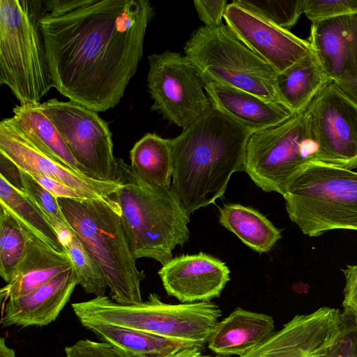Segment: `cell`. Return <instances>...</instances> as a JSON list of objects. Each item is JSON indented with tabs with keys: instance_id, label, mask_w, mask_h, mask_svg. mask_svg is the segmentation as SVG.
<instances>
[{
	"instance_id": "836d02e7",
	"label": "cell",
	"mask_w": 357,
	"mask_h": 357,
	"mask_svg": "<svg viewBox=\"0 0 357 357\" xmlns=\"http://www.w3.org/2000/svg\"><path fill=\"white\" fill-rule=\"evenodd\" d=\"M65 357H124L105 341L80 340L66 347Z\"/></svg>"
},
{
	"instance_id": "5b68a950",
	"label": "cell",
	"mask_w": 357,
	"mask_h": 357,
	"mask_svg": "<svg viewBox=\"0 0 357 357\" xmlns=\"http://www.w3.org/2000/svg\"><path fill=\"white\" fill-rule=\"evenodd\" d=\"M42 0L0 1V84L20 105L40 104L54 87L41 31Z\"/></svg>"
},
{
	"instance_id": "f35d334b",
	"label": "cell",
	"mask_w": 357,
	"mask_h": 357,
	"mask_svg": "<svg viewBox=\"0 0 357 357\" xmlns=\"http://www.w3.org/2000/svg\"><path fill=\"white\" fill-rule=\"evenodd\" d=\"M202 347V346H195L185 349L172 357H216L202 355L200 351Z\"/></svg>"
},
{
	"instance_id": "ab89813d",
	"label": "cell",
	"mask_w": 357,
	"mask_h": 357,
	"mask_svg": "<svg viewBox=\"0 0 357 357\" xmlns=\"http://www.w3.org/2000/svg\"><path fill=\"white\" fill-rule=\"evenodd\" d=\"M0 357H16L15 350L8 346L3 337L0 339Z\"/></svg>"
},
{
	"instance_id": "d590c367",
	"label": "cell",
	"mask_w": 357,
	"mask_h": 357,
	"mask_svg": "<svg viewBox=\"0 0 357 357\" xmlns=\"http://www.w3.org/2000/svg\"><path fill=\"white\" fill-rule=\"evenodd\" d=\"M342 271L346 280L342 304L343 312L357 317V265H347Z\"/></svg>"
},
{
	"instance_id": "30bf717a",
	"label": "cell",
	"mask_w": 357,
	"mask_h": 357,
	"mask_svg": "<svg viewBox=\"0 0 357 357\" xmlns=\"http://www.w3.org/2000/svg\"><path fill=\"white\" fill-rule=\"evenodd\" d=\"M40 106L89 177L118 182V161L107 121L97 112L70 100L52 98Z\"/></svg>"
},
{
	"instance_id": "52a82bcc",
	"label": "cell",
	"mask_w": 357,
	"mask_h": 357,
	"mask_svg": "<svg viewBox=\"0 0 357 357\" xmlns=\"http://www.w3.org/2000/svg\"><path fill=\"white\" fill-rule=\"evenodd\" d=\"M291 220L309 236L333 229L357 231V172L310 162L283 196Z\"/></svg>"
},
{
	"instance_id": "d6986e66",
	"label": "cell",
	"mask_w": 357,
	"mask_h": 357,
	"mask_svg": "<svg viewBox=\"0 0 357 357\" xmlns=\"http://www.w3.org/2000/svg\"><path fill=\"white\" fill-rule=\"evenodd\" d=\"M204 89L213 107L252 133L278 126L295 114L281 102L227 85L212 82L205 84Z\"/></svg>"
},
{
	"instance_id": "7a4b0ae2",
	"label": "cell",
	"mask_w": 357,
	"mask_h": 357,
	"mask_svg": "<svg viewBox=\"0 0 357 357\" xmlns=\"http://www.w3.org/2000/svg\"><path fill=\"white\" fill-rule=\"evenodd\" d=\"M251 134L212 105L171 139L172 188L190 213L222 197L231 176L243 170Z\"/></svg>"
},
{
	"instance_id": "ffe728a7",
	"label": "cell",
	"mask_w": 357,
	"mask_h": 357,
	"mask_svg": "<svg viewBox=\"0 0 357 357\" xmlns=\"http://www.w3.org/2000/svg\"><path fill=\"white\" fill-rule=\"evenodd\" d=\"M274 332L271 316L238 307L214 326L207 340L208 347L220 356L240 357L262 344Z\"/></svg>"
},
{
	"instance_id": "cb8c5ba5",
	"label": "cell",
	"mask_w": 357,
	"mask_h": 357,
	"mask_svg": "<svg viewBox=\"0 0 357 357\" xmlns=\"http://www.w3.org/2000/svg\"><path fill=\"white\" fill-rule=\"evenodd\" d=\"M38 105H17L13 109V122L40 151L76 172L87 177L77 162L59 130Z\"/></svg>"
},
{
	"instance_id": "44dd1931",
	"label": "cell",
	"mask_w": 357,
	"mask_h": 357,
	"mask_svg": "<svg viewBox=\"0 0 357 357\" xmlns=\"http://www.w3.org/2000/svg\"><path fill=\"white\" fill-rule=\"evenodd\" d=\"M73 267L66 253L56 251L32 231L13 279L1 289V299L24 296Z\"/></svg>"
},
{
	"instance_id": "2e32d148",
	"label": "cell",
	"mask_w": 357,
	"mask_h": 357,
	"mask_svg": "<svg viewBox=\"0 0 357 357\" xmlns=\"http://www.w3.org/2000/svg\"><path fill=\"white\" fill-rule=\"evenodd\" d=\"M229 274L224 261L202 252L172 258L158 271L167 294L181 303L218 298L230 280Z\"/></svg>"
},
{
	"instance_id": "3957f363",
	"label": "cell",
	"mask_w": 357,
	"mask_h": 357,
	"mask_svg": "<svg viewBox=\"0 0 357 357\" xmlns=\"http://www.w3.org/2000/svg\"><path fill=\"white\" fill-rule=\"evenodd\" d=\"M117 161L121 186L110 196L121 208L130 250L136 260L149 258L163 266L176 246L188 242L190 213L172 187L147 185L135 177L130 165L121 158Z\"/></svg>"
},
{
	"instance_id": "484cf974",
	"label": "cell",
	"mask_w": 357,
	"mask_h": 357,
	"mask_svg": "<svg viewBox=\"0 0 357 357\" xmlns=\"http://www.w3.org/2000/svg\"><path fill=\"white\" fill-rule=\"evenodd\" d=\"M219 222L259 254L269 252L282 236L280 231L262 213L239 204L224 205L220 209Z\"/></svg>"
},
{
	"instance_id": "8fae6325",
	"label": "cell",
	"mask_w": 357,
	"mask_h": 357,
	"mask_svg": "<svg viewBox=\"0 0 357 357\" xmlns=\"http://www.w3.org/2000/svg\"><path fill=\"white\" fill-rule=\"evenodd\" d=\"M148 60L151 110L183 130L211 108L201 75L184 54L167 50Z\"/></svg>"
},
{
	"instance_id": "4dcf8cb0",
	"label": "cell",
	"mask_w": 357,
	"mask_h": 357,
	"mask_svg": "<svg viewBox=\"0 0 357 357\" xmlns=\"http://www.w3.org/2000/svg\"><path fill=\"white\" fill-rule=\"evenodd\" d=\"M232 3L288 31L305 8V0H233Z\"/></svg>"
},
{
	"instance_id": "4316f807",
	"label": "cell",
	"mask_w": 357,
	"mask_h": 357,
	"mask_svg": "<svg viewBox=\"0 0 357 357\" xmlns=\"http://www.w3.org/2000/svg\"><path fill=\"white\" fill-rule=\"evenodd\" d=\"M0 204L50 247L58 252L66 253L58 234L45 215L23 192L1 175Z\"/></svg>"
},
{
	"instance_id": "4fadbf2b",
	"label": "cell",
	"mask_w": 357,
	"mask_h": 357,
	"mask_svg": "<svg viewBox=\"0 0 357 357\" xmlns=\"http://www.w3.org/2000/svg\"><path fill=\"white\" fill-rule=\"evenodd\" d=\"M0 154L29 174L51 178L79 192L86 199L119 205L111 198L120 182L98 181L63 165L36 147L11 117L0 122Z\"/></svg>"
},
{
	"instance_id": "1f68e13d",
	"label": "cell",
	"mask_w": 357,
	"mask_h": 357,
	"mask_svg": "<svg viewBox=\"0 0 357 357\" xmlns=\"http://www.w3.org/2000/svg\"><path fill=\"white\" fill-rule=\"evenodd\" d=\"M304 13L312 22L357 13V0H305Z\"/></svg>"
},
{
	"instance_id": "d4e9b609",
	"label": "cell",
	"mask_w": 357,
	"mask_h": 357,
	"mask_svg": "<svg viewBox=\"0 0 357 357\" xmlns=\"http://www.w3.org/2000/svg\"><path fill=\"white\" fill-rule=\"evenodd\" d=\"M130 168L143 183L157 188L172 187L173 157L171 139L146 133L130 151Z\"/></svg>"
},
{
	"instance_id": "f1b7e54d",
	"label": "cell",
	"mask_w": 357,
	"mask_h": 357,
	"mask_svg": "<svg viewBox=\"0 0 357 357\" xmlns=\"http://www.w3.org/2000/svg\"><path fill=\"white\" fill-rule=\"evenodd\" d=\"M64 248L77 274L78 284L87 294L105 296L108 284L104 273L74 232L64 244Z\"/></svg>"
},
{
	"instance_id": "e0dca14e",
	"label": "cell",
	"mask_w": 357,
	"mask_h": 357,
	"mask_svg": "<svg viewBox=\"0 0 357 357\" xmlns=\"http://www.w3.org/2000/svg\"><path fill=\"white\" fill-rule=\"evenodd\" d=\"M308 42L329 81L357 73V13L312 22Z\"/></svg>"
},
{
	"instance_id": "83f0119b",
	"label": "cell",
	"mask_w": 357,
	"mask_h": 357,
	"mask_svg": "<svg viewBox=\"0 0 357 357\" xmlns=\"http://www.w3.org/2000/svg\"><path fill=\"white\" fill-rule=\"evenodd\" d=\"M31 232L0 204V275L6 283L27 250Z\"/></svg>"
},
{
	"instance_id": "60d3db41",
	"label": "cell",
	"mask_w": 357,
	"mask_h": 357,
	"mask_svg": "<svg viewBox=\"0 0 357 357\" xmlns=\"http://www.w3.org/2000/svg\"><path fill=\"white\" fill-rule=\"evenodd\" d=\"M181 352V351H180ZM179 353V352H178ZM178 354V353H177ZM175 354L174 355H172V356H167V357H172L173 356H174Z\"/></svg>"
},
{
	"instance_id": "d6a6232c",
	"label": "cell",
	"mask_w": 357,
	"mask_h": 357,
	"mask_svg": "<svg viewBox=\"0 0 357 357\" xmlns=\"http://www.w3.org/2000/svg\"><path fill=\"white\" fill-rule=\"evenodd\" d=\"M323 357H357V317L342 312V331L330 351Z\"/></svg>"
},
{
	"instance_id": "277c9868",
	"label": "cell",
	"mask_w": 357,
	"mask_h": 357,
	"mask_svg": "<svg viewBox=\"0 0 357 357\" xmlns=\"http://www.w3.org/2000/svg\"><path fill=\"white\" fill-rule=\"evenodd\" d=\"M70 227L100 266L111 298L121 304L142 302L143 271L136 266L119 205L100 199L58 198Z\"/></svg>"
},
{
	"instance_id": "7c38bea8",
	"label": "cell",
	"mask_w": 357,
	"mask_h": 357,
	"mask_svg": "<svg viewBox=\"0 0 357 357\" xmlns=\"http://www.w3.org/2000/svg\"><path fill=\"white\" fill-rule=\"evenodd\" d=\"M307 114L315 162L356 168L357 102L328 82L307 106Z\"/></svg>"
},
{
	"instance_id": "74e56055",
	"label": "cell",
	"mask_w": 357,
	"mask_h": 357,
	"mask_svg": "<svg viewBox=\"0 0 357 357\" xmlns=\"http://www.w3.org/2000/svg\"><path fill=\"white\" fill-rule=\"evenodd\" d=\"M334 83L357 102V73Z\"/></svg>"
},
{
	"instance_id": "6da1fadb",
	"label": "cell",
	"mask_w": 357,
	"mask_h": 357,
	"mask_svg": "<svg viewBox=\"0 0 357 357\" xmlns=\"http://www.w3.org/2000/svg\"><path fill=\"white\" fill-rule=\"evenodd\" d=\"M155 15L148 0H45L47 62L62 96L96 112L119 105Z\"/></svg>"
},
{
	"instance_id": "ac0fdd59",
	"label": "cell",
	"mask_w": 357,
	"mask_h": 357,
	"mask_svg": "<svg viewBox=\"0 0 357 357\" xmlns=\"http://www.w3.org/2000/svg\"><path fill=\"white\" fill-rule=\"evenodd\" d=\"M77 284L78 278L73 267L30 294L7 300L1 320L2 327L51 324L68 303Z\"/></svg>"
},
{
	"instance_id": "e575fe53",
	"label": "cell",
	"mask_w": 357,
	"mask_h": 357,
	"mask_svg": "<svg viewBox=\"0 0 357 357\" xmlns=\"http://www.w3.org/2000/svg\"><path fill=\"white\" fill-rule=\"evenodd\" d=\"M199 18L204 26L215 27L222 24V19L228 6L226 0H195L193 1Z\"/></svg>"
},
{
	"instance_id": "8d00e7d4",
	"label": "cell",
	"mask_w": 357,
	"mask_h": 357,
	"mask_svg": "<svg viewBox=\"0 0 357 357\" xmlns=\"http://www.w3.org/2000/svg\"><path fill=\"white\" fill-rule=\"evenodd\" d=\"M30 175L56 198H66L76 200L86 199L75 190L51 178L36 174Z\"/></svg>"
},
{
	"instance_id": "f546056e",
	"label": "cell",
	"mask_w": 357,
	"mask_h": 357,
	"mask_svg": "<svg viewBox=\"0 0 357 357\" xmlns=\"http://www.w3.org/2000/svg\"><path fill=\"white\" fill-rule=\"evenodd\" d=\"M17 169L21 191L45 215L63 245L73 233V230L63 215L58 198L43 187L30 174L19 168Z\"/></svg>"
},
{
	"instance_id": "5bb4252c",
	"label": "cell",
	"mask_w": 357,
	"mask_h": 357,
	"mask_svg": "<svg viewBox=\"0 0 357 357\" xmlns=\"http://www.w3.org/2000/svg\"><path fill=\"white\" fill-rule=\"evenodd\" d=\"M342 331V312L321 307L294 316L262 344L240 357H323Z\"/></svg>"
},
{
	"instance_id": "7402d4cb",
	"label": "cell",
	"mask_w": 357,
	"mask_h": 357,
	"mask_svg": "<svg viewBox=\"0 0 357 357\" xmlns=\"http://www.w3.org/2000/svg\"><path fill=\"white\" fill-rule=\"evenodd\" d=\"M328 82L312 49L284 70L278 73L276 91L280 102L294 114L305 109Z\"/></svg>"
},
{
	"instance_id": "8992f818",
	"label": "cell",
	"mask_w": 357,
	"mask_h": 357,
	"mask_svg": "<svg viewBox=\"0 0 357 357\" xmlns=\"http://www.w3.org/2000/svg\"><path fill=\"white\" fill-rule=\"evenodd\" d=\"M71 306L82 325L112 324L202 346L222 315L213 302L169 304L155 293L137 304H121L102 296Z\"/></svg>"
},
{
	"instance_id": "9a60e30c",
	"label": "cell",
	"mask_w": 357,
	"mask_h": 357,
	"mask_svg": "<svg viewBox=\"0 0 357 357\" xmlns=\"http://www.w3.org/2000/svg\"><path fill=\"white\" fill-rule=\"evenodd\" d=\"M224 20L242 42L278 73L284 70L311 50L308 40L232 2L227 6Z\"/></svg>"
},
{
	"instance_id": "ba28073f",
	"label": "cell",
	"mask_w": 357,
	"mask_h": 357,
	"mask_svg": "<svg viewBox=\"0 0 357 357\" xmlns=\"http://www.w3.org/2000/svg\"><path fill=\"white\" fill-rule=\"evenodd\" d=\"M204 84L216 82L280 102L275 85L278 72L225 24L196 29L184 47Z\"/></svg>"
},
{
	"instance_id": "9c48e42d",
	"label": "cell",
	"mask_w": 357,
	"mask_h": 357,
	"mask_svg": "<svg viewBox=\"0 0 357 357\" xmlns=\"http://www.w3.org/2000/svg\"><path fill=\"white\" fill-rule=\"evenodd\" d=\"M315 153L306 108L278 126L252 133L243 171L262 190L283 197L295 177L315 162Z\"/></svg>"
},
{
	"instance_id": "603a6c76",
	"label": "cell",
	"mask_w": 357,
	"mask_h": 357,
	"mask_svg": "<svg viewBox=\"0 0 357 357\" xmlns=\"http://www.w3.org/2000/svg\"><path fill=\"white\" fill-rule=\"evenodd\" d=\"M124 357H167L202 346L158 335L102 323L82 324Z\"/></svg>"
}]
</instances>
